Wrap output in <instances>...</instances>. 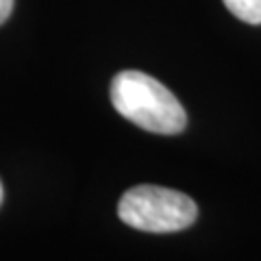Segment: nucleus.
<instances>
[{
  "label": "nucleus",
  "instance_id": "nucleus-3",
  "mask_svg": "<svg viewBox=\"0 0 261 261\" xmlns=\"http://www.w3.org/2000/svg\"><path fill=\"white\" fill-rule=\"evenodd\" d=\"M224 5L235 18L248 24H261V0H224Z\"/></svg>",
  "mask_w": 261,
  "mask_h": 261
},
{
  "label": "nucleus",
  "instance_id": "nucleus-2",
  "mask_svg": "<svg viewBox=\"0 0 261 261\" xmlns=\"http://www.w3.org/2000/svg\"><path fill=\"white\" fill-rule=\"evenodd\" d=\"M118 216L124 224L146 233H174L192 226L198 216L196 202L176 190L159 185H137L118 202Z\"/></svg>",
  "mask_w": 261,
  "mask_h": 261
},
{
  "label": "nucleus",
  "instance_id": "nucleus-1",
  "mask_svg": "<svg viewBox=\"0 0 261 261\" xmlns=\"http://www.w3.org/2000/svg\"><path fill=\"white\" fill-rule=\"evenodd\" d=\"M111 102L122 118L157 135H176L187 113L170 89L144 72L124 70L111 81Z\"/></svg>",
  "mask_w": 261,
  "mask_h": 261
},
{
  "label": "nucleus",
  "instance_id": "nucleus-5",
  "mask_svg": "<svg viewBox=\"0 0 261 261\" xmlns=\"http://www.w3.org/2000/svg\"><path fill=\"white\" fill-rule=\"evenodd\" d=\"M3 196H5L3 194V183H0V205H3Z\"/></svg>",
  "mask_w": 261,
  "mask_h": 261
},
{
  "label": "nucleus",
  "instance_id": "nucleus-4",
  "mask_svg": "<svg viewBox=\"0 0 261 261\" xmlns=\"http://www.w3.org/2000/svg\"><path fill=\"white\" fill-rule=\"evenodd\" d=\"M11 11H13V0H0V24L7 22Z\"/></svg>",
  "mask_w": 261,
  "mask_h": 261
}]
</instances>
